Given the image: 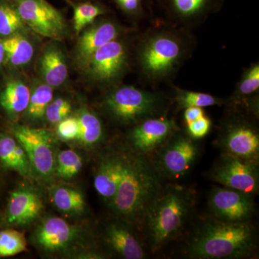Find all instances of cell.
Listing matches in <instances>:
<instances>
[{
	"label": "cell",
	"mask_w": 259,
	"mask_h": 259,
	"mask_svg": "<svg viewBox=\"0 0 259 259\" xmlns=\"http://www.w3.org/2000/svg\"><path fill=\"white\" fill-rule=\"evenodd\" d=\"M258 246V230L252 221L227 222L206 214L192 225L181 253L192 259L251 258Z\"/></svg>",
	"instance_id": "1"
},
{
	"label": "cell",
	"mask_w": 259,
	"mask_h": 259,
	"mask_svg": "<svg viewBox=\"0 0 259 259\" xmlns=\"http://www.w3.org/2000/svg\"><path fill=\"white\" fill-rule=\"evenodd\" d=\"M197 194L177 182L165 183L145 214L141 233L146 246L156 253L187 231L193 220Z\"/></svg>",
	"instance_id": "2"
},
{
	"label": "cell",
	"mask_w": 259,
	"mask_h": 259,
	"mask_svg": "<svg viewBox=\"0 0 259 259\" xmlns=\"http://www.w3.org/2000/svg\"><path fill=\"white\" fill-rule=\"evenodd\" d=\"M122 153L120 180L110 207L116 217L131 223L141 233L146 210L165 182L149 158L127 147Z\"/></svg>",
	"instance_id": "3"
},
{
	"label": "cell",
	"mask_w": 259,
	"mask_h": 259,
	"mask_svg": "<svg viewBox=\"0 0 259 259\" xmlns=\"http://www.w3.org/2000/svg\"><path fill=\"white\" fill-rule=\"evenodd\" d=\"M190 50V40L182 32L171 29L154 30L146 35L140 44V69L148 81H163L175 74Z\"/></svg>",
	"instance_id": "4"
},
{
	"label": "cell",
	"mask_w": 259,
	"mask_h": 259,
	"mask_svg": "<svg viewBox=\"0 0 259 259\" xmlns=\"http://www.w3.org/2000/svg\"><path fill=\"white\" fill-rule=\"evenodd\" d=\"M218 130L216 146L221 153L259 162V134L255 119L258 113L246 107L232 105Z\"/></svg>",
	"instance_id": "5"
},
{
	"label": "cell",
	"mask_w": 259,
	"mask_h": 259,
	"mask_svg": "<svg viewBox=\"0 0 259 259\" xmlns=\"http://www.w3.org/2000/svg\"><path fill=\"white\" fill-rule=\"evenodd\" d=\"M202 153L198 139L179 129L150 157L165 183L177 182L190 173Z\"/></svg>",
	"instance_id": "6"
},
{
	"label": "cell",
	"mask_w": 259,
	"mask_h": 259,
	"mask_svg": "<svg viewBox=\"0 0 259 259\" xmlns=\"http://www.w3.org/2000/svg\"><path fill=\"white\" fill-rule=\"evenodd\" d=\"M105 106L115 120L134 125L150 117L164 115L166 99L160 93L122 86L107 95Z\"/></svg>",
	"instance_id": "7"
},
{
	"label": "cell",
	"mask_w": 259,
	"mask_h": 259,
	"mask_svg": "<svg viewBox=\"0 0 259 259\" xmlns=\"http://www.w3.org/2000/svg\"><path fill=\"white\" fill-rule=\"evenodd\" d=\"M259 162L221 153L207 171L209 180L227 188L258 195Z\"/></svg>",
	"instance_id": "8"
},
{
	"label": "cell",
	"mask_w": 259,
	"mask_h": 259,
	"mask_svg": "<svg viewBox=\"0 0 259 259\" xmlns=\"http://www.w3.org/2000/svg\"><path fill=\"white\" fill-rule=\"evenodd\" d=\"M255 197L241 191L213 187L207 197V214L227 222H249L256 213Z\"/></svg>",
	"instance_id": "9"
},
{
	"label": "cell",
	"mask_w": 259,
	"mask_h": 259,
	"mask_svg": "<svg viewBox=\"0 0 259 259\" xmlns=\"http://www.w3.org/2000/svg\"><path fill=\"white\" fill-rule=\"evenodd\" d=\"M13 134L28 156L32 171L42 178H49L55 171L56 166L50 134L44 129L23 125L15 127Z\"/></svg>",
	"instance_id": "10"
},
{
	"label": "cell",
	"mask_w": 259,
	"mask_h": 259,
	"mask_svg": "<svg viewBox=\"0 0 259 259\" xmlns=\"http://www.w3.org/2000/svg\"><path fill=\"white\" fill-rule=\"evenodd\" d=\"M24 23L34 32L49 38L59 40L64 36V15L47 0H12Z\"/></svg>",
	"instance_id": "11"
},
{
	"label": "cell",
	"mask_w": 259,
	"mask_h": 259,
	"mask_svg": "<svg viewBox=\"0 0 259 259\" xmlns=\"http://www.w3.org/2000/svg\"><path fill=\"white\" fill-rule=\"evenodd\" d=\"M179 129L177 122L166 115L150 117L136 124L130 131L127 147L150 158Z\"/></svg>",
	"instance_id": "12"
},
{
	"label": "cell",
	"mask_w": 259,
	"mask_h": 259,
	"mask_svg": "<svg viewBox=\"0 0 259 259\" xmlns=\"http://www.w3.org/2000/svg\"><path fill=\"white\" fill-rule=\"evenodd\" d=\"M127 60L128 53L125 42L116 38L100 48L90 58L86 67L94 79L109 83L124 72Z\"/></svg>",
	"instance_id": "13"
},
{
	"label": "cell",
	"mask_w": 259,
	"mask_h": 259,
	"mask_svg": "<svg viewBox=\"0 0 259 259\" xmlns=\"http://www.w3.org/2000/svg\"><path fill=\"white\" fill-rule=\"evenodd\" d=\"M117 218L107 223L104 231V241L109 249L122 258H146L147 246L144 238L138 234L139 230L131 223Z\"/></svg>",
	"instance_id": "14"
},
{
	"label": "cell",
	"mask_w": 259,
	"mask_h": 259,
	"mask_svg": "<svg viewBox=\"0 0 259 259\" xmlns=\"http://www.w3.org/2000/svg\"><path fill=\"white\" fill-rule=\"evenodd\" d=\"M79 236L76 227L62 218H47L37 228L34 240L37 246L47 252L61 251L74 243Z\"/></svg>",
	"instance_id": "15"
},
{
	"label": "cell",
	"mask_w": 259,
	"mask_h": 259,
	"mask_svg": "<svg viewBox=\"0 0 259 259\" xmlns=\"http://www.w3.org/2000/svg\"><path fill=\"white\" fill-rule=\"evenodd\" d=\"M122 166V149L108 151L100 157L95 171L94 177L95 190L110 207L120 182Z\"/></svg>",
	"instance_id": "16"
},
{
	"label": "cell",
	"mask_w": 259,
	"mask_h": 259,
	"mask_svg": "<svg viewBox=\"0 0 259 259\" xmlns=\"http://www.w3.org/2000/svg\"><path fill=\"white\" fill-rule=\"evenodd\" d=\"M91 25L79 37L76 47V60L86 67L92 56L107 42L118 38L120 28L110 20H99Z\"/></svg>",
	"instance_id": "17"
},
{
	"label": "cell",
	"mask_w": 259,
	"mask_h": 259,
	"mask_svg": "<svg viewBox=\"0 0 259 259\" xmlns=\"http://www.w3.org/2000/svg\"><path fill=\"white\" fill-rule=\"evenodd\" d=\"M42 210V202L35 191L25 187L19 188L10 194L7 221L15 226L28 224L35 221Z\"/></svg>",
	"instance_id": "18"
},
{
	"label": "cell",
	"mask_w": 259,
	"mask_h": 259,
	"mask_svg": "<svg viewBox=\"0 0 259 259\" xmlns=\"http://www.w3.org/2000/svg\"><path fill=\"white\" fill-rule=\"evenodd\" d=\"M167 13L180 23H199L218 11L223 0H161Z\"/></svg>",
	"instance_id": "19"
},
{
	"label": "cell",
	"mask_w": 259,
	"mask_h": 259,
	"mask_svg": "<svg viewBox=\"0 0 259 259\" xmlns=\"http://www.w3.org/2000/svg\"><path fill=\"white\" fill-rule=\"evenodd\" d=\"M0 162L23 177L31 176L32 168L23 146L15 138L0 134Z\"/></svg>",
	"instance_id": "20"
},
{
	"label": "cell",
	"mask_w": 259,
	"mask_h": 259,
	"mask_svg": "<svg viewBox=\"0 0 259 259\" xmlns=\"http://www.w3.org/2000/svg\"><path fill=\"white\" fill-rule=\"evenodd\" d=\"M40 70L45 82L51 88H58L68 77V67L64 54L55 46L48 47L40 58Z\"/></svg>",
	"instance_id": "21"
},
{
	"label": "cell",
	"mask_w": 259,
	"mask_h": 259,
	"mask_svg": "<svg viewBox=\"0 0 259 259\" xmlns=\"http://www.w3.org/2000/svg\"><path fill=\"white\" fill-rule=\"evenodd\" d=\"M30 97L28 86L20 80H13L0 94V104L9 115L15 116L26 111Z\"/></svg>",
	"instance_id": "22"
},
{
	"label": "cell",
	"mask_w": 259,
	"mask_h": 259,
	"mask_svg": "<svg viewBox=\"0 0 259 259\" xmlns=\"http://www.w3.org/2000/svg\"><path fill=\"white\" fill-rule=\"evenodd\" d=\"M3 44L5 58L11 66L20 67L28 64L32 60L34 55L33 46L23 35L15 33L5 37Z\"/></svg>",
	"instance_id": "23"
},
{
	"label": "cell",
	"mask_w": 259,
	"mask_h": 259,
	"mask_svg": "<svg viewBox=\"0 0 259 259\" xmlns=\"http://www.w3.org/2000/svg\"><path fill=\"white\" fill-rule=\"evenodd\" d=\"M51 197L56 208L61 212L79 214L86 208L83 194L74 189L58 186L51 190Z\"/></svg>",
	"instance_id": "24"
},
{
	"label": "cell",
	"mask_w": 259,
	"mask_h": 259,
	"mask_svg": "<svg viewBox=\"0 0 259 259\" xmlns=\"http://www.w3.org/2000/svg\"><path fill=\"white\" fill-rule=\"evenodd\" d=\"M258 88L259 65L256 63L245 70L233 96L228 100V105H243L258 91Z\"/></svg>",
	"instance_id": "25"
},
{
	"label": "cell",
	"mask_w": 259,
	"mask_h": 259,
	"mask_svg": "<svg viewBox=\"0 0 259 259\" xmlns=\"http://www.w3.org/2000/svg\"><path fill=\"white\" fill-rule=\"evenodd\" d=\"M77 118L79 125L78 141L88 146H94L99 144L103 138L101 120L88 110H83L80 112Z\"/></svg>",
	"instance_id": "26"
},
{
	"label": "cell",
	"mask_w": 259,
	"mask_h": 259,
	"mask_svg": "<svg viewBox=\"0 0 259 259\" xmlns=\"http://www.w3.org/2000/svg\"><path fill=\"white\" fill-rule=\"evenodd\" d=\"M74 7V28L79 34L90 24L95 23L99 17L106 13L107 9L103 5L91 1L79 2L73 4Z\"/></svg>",
	"instance_id": "27"
},
{
	"label": "cell",
	"mask_w": 259,
	"mask_h": 259,
	"mask_svg": "<svg viewBox=\"0 0 259 259\" xmlns=\"http://www.w3.org/2000/svg\"><path fill=\"white\" fill-rule=\"evenodd\" d=\"M175 100L179 110L187 107H207L221 105L225 103L222 99L218 98L207 93L189 91L175 88Z\"/></svg>",
	"instance_id": "28"
},
{
	"label": "cell",
	"mask_w": 259,
	"mask_h": 259,
	"mask_svg": "<svg viewBox=\"0 0 259 259\" xmlns=\"http://www.w3.org/2000/svg\"><path fill=\"white\" fill-rule=\"evenodd\" d=\"M24 22L12 0H0V36L9 37L18 33Z\"/></svg>",
	"instance_id": "29"
},
{
	"label": "cell",
	"mask_w": 259,
	"mask_h": 259,
	"mask_svg": "<svg viewBox=\"0 0 259 259\" xmlns=\"http://www.w3.org/2000/svg\"><path fill=\"white\" fill-rule=\"evenodd\" d=\"M53 100V88L49 84L40 83L30 93L26 111L28 117L38 120L45 117L46 110Z\"/></svg>",
	"instance_id": "30"
},
{
	"label": "cell",
	"mask_w": 259,
	"mask_h": 259,
	"mask_svg": "<svg viewBox=\"0 0 259 259\" xmlns=\"http://www.w3.org/2000/svg\"><path fill=\"white\" fill-rule=\"evenodd\" d=\"M82 167V159L73 150L61 151L56 159L55 171L58 177L70 180L79 173Z\"/></svg>",
	"instance_id": "31"
},
{
	"label": "cell",
	"mask_w": 259,
	"mask_h": 259,
	"mask_svg": "<svg viewBox=\"0 0 259 259\" xmlns=\"http://www.w3.org/2000/svg\"><path fill=\"white\" fill-rule=\"evenodd\" d=\"M26 248V238L23 233L13 229L0 231V257L13 256Z\"/></svg>",
	"instance_id": "32"
},
{
	"label": "cell",
	"mask_w": 259,
	"mask_h": 259,
	"mask_svg": "<svg viewBox=\"0 0 259 259\" xmlns=\"http://www.w3.org/2000/svg\"><path fill=\"white\" fill-rule=\"evenodd\" d=\"M71 105L67 100L57 98L52 100L46 110L45 116L51 123H59L71 113Z\"/></svg>",
	"instance_id": "33"
},
{
	"label": "cell",
	"mask_w": 259,
	"mask_h": 259,
	"mask_svg": "<svg viewBox=\"0 0 259 259\" xmlns=\"http://www.w3.org/2000/svg\"><path fill=\"white\" fill-rule=\"evenodd\" d=\"M57 135L65 141L77 139L79 134V120L77 117H69L58 123Z\"/></svg>",
	"instance_id": "34"
},
{
	"label": "cell",
	"mask_w": 259,
	"mask_h": 259,
	"mask_svg": "<svg viewBox=\"0 0 259 259\" xmlns=\"http://www.w3.org/2000/svg\"><path fill=\"white\" fill-rule=\"evenodd\" d=\"M212 127V122L205 115L187 125V132L195 139H200L207 136Z\"/></svg>",
	"instance_id": "35"
},
{
	"label": "cell",
	"mask_w": 259,
	"mask_h": 259,
	"mask_svg": "<svg viewBox=\"0 0 259 259\" xmlns=\"http://www.w3.org/2000/svg\"><path fill=\"white\" fill-rule=\"evenodd\" d=\"M116 4L125 13L133 16H139L144 13L142 0H115Z\"/></svg>",
	"instance_id": "36"
},
{
	"label": "cell",
	"mask_w": 259,
	"mask_h": 259,
	"mask_svg": "<svg viewBox=\"0 0 259 259\" xmlns=\"http://www.w3.org/2000/svg\"><path fill=\"white\" fill-rule=\"evenodd\" d=\"M203 115H204V112L202 107H187L185 109V112H184V120H185L186 125H187Z\"/></svg>",
	"instance_id": "37"
},
{
	"label": "cell",
	"mask_w": 259,
	"mask_h": 259,
	"mask_svg": "<svg viewBox=\"0 0 259 259\" xmlns=\"http://www.w3.org/2000/svg\"><path fill=\"white\" fill-rule=\"evenodd\" d=\"M5 59V53L4 46H3V41H0V66L3 64V61Z\"/></svg>",
	"instance_id": "38"
}]
</instances>
